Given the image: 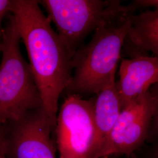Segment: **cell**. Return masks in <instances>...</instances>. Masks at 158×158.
<instances>
[{"label":"cell","mask_w":158,"mask_h":158,"mask_svg":"<svg viewBox=\"0 0 158 158\" xmlns=\"http://www.w3.org/2000/svg\"><path fill=\"white\" fill-rule=\"evenodd\" d=\"M1 39L0 124H6L43 106L31 66L20 50L21 38L12 15Z\"/></svg>","instance_id":"obj_3"},{"label":"cell","mask_w":158,"mask_h":158,"mask_svg":"<svg viewBox=\"0 0 158 158\" xmlns=\"http://www.w3.org/2000/svg\"><path fill=\"white\" fill-rule=\"evenodd\" d=\"M11 1L0 0V37L1 38L3 28L2 23L6 15L11 12Z\"/></svg>","instance_id":"obj_12"},{"label":"cell","mask_w":158,"mask_h":158,"mask_svg":"<svg viewBox=\"0 0 158 158\" xmlns=\"http://www.w3.org/2000/svg\"><path fill=\"white\" fill-rule=\"evenodd\" d=\"M153 104L149 91L124 108L94 158L129 155L148 138Z\"/></svg>","instance_id":"obj_7"},{"label":"cell","mask_w":158,"mask_h":158,"mask_svg":"<svg viewBox=\"0 0 158 158\" xmlns=\"http://www.w3.org/2000/svg\"><path fill=\"white\" fill-rule=\"evenodd\" d=\"M94 99V158L111 131L122 110L116 81L100 91Z\"/></svg>","instance_id":"obj_9"},{"label":"cell","mask_w":158,"mask_h":158,"mask_svg":"<svg viewBox=\"0 0 158 158\" xmlns=\"http://www.w3.org/2000/svg\"><path fill=\"white\" fill-rule=\"evenodd\" d=\"M1 37H0V48H1ZM0 52H1V49H0Z\"/></svg>","instance_id":"obj_16"},{"label":"cell","mask_w":158,"mask_h":158,"mask_svg":"<svg viewBox=\"0 0 158 158\" xmlns=\"http://www.w3.org/2000/svg\"><path fill=\"white\" fill-rule=\"evenodd\" d=\"M126 40L139 54L151 52L158 57V9L134 14Z\"/></svg>","instance_id":"obj_10"},{"label":"cell","mask_w":158,"mask_h":158,"mask_svg":"<svg viewBox=\"0 0 158 158\" xmlns=\"http://www.w3.org/2000/svg\"><path fill=\"white\" fill-rule=\"evenodd\" d=\"M39 3L45 7L72 58L89 34L125 8L118 1L43 0Z\"/></svg>","instance_id":"obj_4"},{"label":"cell","mask_w":158,"mask_h":158,"mask_svg":"<svg viewBox=\"0 0 158 158\" xmlns=\"http://www.w3.org/2000/svg\"><path fill=\"white\" fill-rule=\"evenodd\" d=\"M8 158H57L52 138L55 125L44 108L6 124Z\"/></svg>","instance_id":"obj_6"},{"label":"cell","mask_w":158,"mask_h":158,"mask_svg":"<svg viewBox=\"0 0 158 158\" xmlns=\"http://www.w3.org/2000/svg\"><path fill=\"white\" fill-rule=\"evenodd\" d=\"M130 4L135 11L140 8L152 7L154 9H158V0H135Z\"/></svg>","instance_id":"obj_14"},{"label":"cell","mask_w":158,"mask_h":158,"mask_svg":"<svg viewBox=\"0 0 158 158\" xmlns=\"http://www.w3.org/2000/svg\"><path fill=\"white\" fill-rule=\"evenodd\" d=\"M149 92L152 98L153 104L152 122L149 129L148 138L151 139L158 138V82L153 85L149 90Z\"/></svg>","instance_id":"obj_11"},{"label":"cell","mask_w":158,"mask_h":158,"mask_svg":"<svg viewBox=\"0 0 158 158\" xmlns=\"http://www.w3.org/2000/svg\"><path fill=\"white\" fill-rule=\"evenodd\" d=\"M0 158H8L6 124H0Z\"/></svg>","instance_id":"obj_13"},{"label":"cell","mask_w":158,"mask_h":158,"mask_svg":"<svg viewBox=\"0 0 158 158\" xmlns=\"http://www.w3.org/2000/svg\"><path fill=\"white\" fill-rule=\"evenodd\" d=\"M94 101L76 94L64 100L55 127L59 158H94Z\"/></svg>","instance_id":"obj_5"},{"label":"cell","mask_w":158,"mask_h":158,"mask_svg":"<svg viewBox=\"0 0 158 158\" xmlns=\"http://www.w3.org/2000/svg\"><path fill=\"white\" fill-rule=\"evenodd\" d=\"M155 158H158V147L155 152Z\"/></svg>","instance_id":"obj_15"},{"label":"cell","mask_w":158,"mask_h":158,"mask_svg":"<svg viewBox=\"0 0 158 158\" xmlns=\"http://www.w3.org/2000/svg\"><path fill=\"white\" fill-rule=\"evenodd\" d=\"M116 81L122 110L158 82V57L144 54L122 59Z\"/></svg>","instance_id":"obj_8"},{"label":"cell","mask_w":158,"mask_h":158,"mask_svg":"<svg viewBox=\"0 0 158 158\" xmlns=\"http://www.w3.org/2000/svg\"><path fill=\"white\" fill-rule=\"evenodd\" d=\"M135 10L130 5L102 24L90 42L72 58L74 73L65 91L68 95L97 94L115 81L117 65L132 25Z\"/></svg>","instance_id":"obj_2"},{"label":"cell","mask_w":158,"mask_h":158,"mask_svg":"<svg viewBox=\"0 0 158 158\" xmlns=\"http://www.w3.org/2000/svg\"><path fill=\"white\" fill-rule=\"evenodd\" d=\"M11 12L26 47L42 106L56 125L58 101L72 77V57L34 0H12Z\"/></svg>","instance_id":"obj_1"}]
</instances>
